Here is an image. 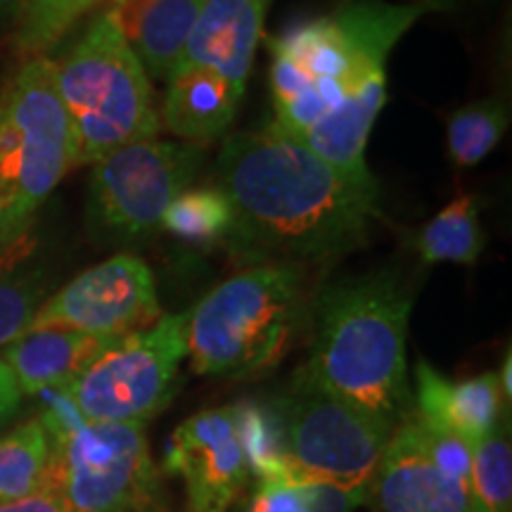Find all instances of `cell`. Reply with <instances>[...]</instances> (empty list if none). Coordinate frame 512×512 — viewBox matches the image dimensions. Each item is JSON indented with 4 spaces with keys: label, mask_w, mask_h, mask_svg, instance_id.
Segmentation results:
<instances>
[{
    "label": "cell",
    "mask_w": 512,
    "mask_h": 512,
    "mask_svg": "<svg viewBox=\"0 0 512 512\" xmlns=\"http://www.w3.org/2000/svg\"><path fill=\"white\" fill-rule=\"evenodd\" d=\"M46 491L64 512H174L145 425L86 420L50 444Z\"/></svg>",
    "instance_id": "obj_6"
},
{
    "label": "cell",
    "mask_w": 512,
    "mask_h": 512,
    "mask_svg": "<svg viewBox=\"0 0 512 512\" xmlns=\"http://www.w3.org/2000/svg\"><path fill=\"white\" fill-rule=\"evenodd\" d=\"M503 387L496 373L451 382L427 361L415 366L413 413L422 422L477 444L503 425Z\"/></svg>",
    "instance_id": "obj_14"
},
{
    "label": "cell",
    "mask_w": 512,
    "mask_h": 512,
    "mask_svg": "<svg viewBox=\"0 0 512 512\" xmlns=\"http://www.w3.org/2000/svg\"><path fill=\"white\" fill-rule=\"evenodd\" d=\"M465 3H472V0H425V3H422V8L425 10H456Z\"/></svg>",
    "instance_id": "obj_30"
},
{
    "label": "cell",
    "mask_w": 512,
    "mask_h": 512,
    "mask_svg": "<svg viewBox=\"0 0 512 512\" xmlns=\"http://www.w3.org/2000/svg\"><path fill=\"white\" fill-rule=\"evenodd\" d=\"M50 475V439L38 418L0 434V503L41 494Z\"/></svg>",
    "instance_id": "obj_19"
},
{
    "label": "cell",
    "mask_w": 512,
    "mask_h": 512,
    "mask_svg": "<svg viewBox=\"0 0 512 512\" xmlns=\"http://www.w3.org/2000/svg\"><path fill=\"white\" fill-rule=\"evenodd\" d=\"M273 0H204L178 67H204L247 88Z\"/></svg>",
    "instance_id": "obj_13"
},
{
    "label": "cell",
    "mask_w": 512,
    "mask_h": 512,
    "mask_svg": "<svg viewBox=\"0 0 512 512\" xmlns=\"http://www.w3.org/2000/svg\"><path fill=\"white\" fill-rule=\"evenodd\" d=\"M166 475L181 477L188 512H228L252 477L235 406L192 415L176 427L164 453Z\"/></svg>",
    "instance_id": "obj_11"
},
{
    "label": "cell",
    "mask_w": 512,
    "mask_h": 512,
    "mask_svg": "<svg viewBox=\"0 0 512 512\" xmlns=\"http://www.w3.org/2000/svg\"><path fill=\"white\" fill-rule=\"evenodd\" d=\"M238 432L249 472L259 479H294L273 408L254 401L235 403Z\"/></svg>",
    "instance_id": "obj_24"
},
{
    "label": "cell",
    "mask_w": 512,
    "mask_h": 512,
    "mask_svg": "<svg viewBox=\"0 0 512 512\" xmlns=\"http://www.w3.org/2000/svg\"><path fill=\"white\" fill-rule=\"evenodd\" d=\"M510 126V107L501 98H486L460 107L448 117V159L458 169H472L489 157Z\"/></svg>",
    "instance_id": "obj_20"
},
{
    "label": "cell",
    "mask_w": 512,
    "mask_h": 512,
    "mask_svg": "<svg viewBox=\"0 0 512 512\" xmlns=\"http://www.w3.org/2000/svg\"><path fill=\"white\" fill-rule=\"evenodd\" d=\"M31 0H0V29L19 27Z\"/></svg>",
    "instance_id": "obj_29"
},
{
    "label": "cell",
    "mask_w": 512,
    "mask_h": 512,
    "mask_svg": "<svg viewBox=\"0 0 512 512\" xmlns=\"http://www.w3.org/2000/svg\"><path fill=\"white\" fill-rule=\"evenodd\" d=\"M145 0H110L112 5V12H117V15H126V12L136 10L138 5H143Z\"/></svg>",
    "instance_id": "obj_31"
},
{
    "label": "cell",
    "mask_w": 512,
    "mask_h": 512,
    "mask_svg": "<svg viewBox=\"0 0 512 512\" xmlns=\"http://www.w3.org/2000/svg\"><path fill=\"white\" fill-rule=\"evenodd\" d=\"M306 266H247L185 311L192 373L254 377L278 366L306 311Z\"/></svg>",
    "instance_id": "obj_3"
},
{
    "label": "cell",
    "mask_w": 512,
    "mask_h": 512,
    "mask_svg": "<svg viewBox=\"0 0 512 512\" xmlns=\"http://www.w3.org/2000/svg\"><path fill=\"white\" fill-rule=\"evenodd\" d=\"M413 245L425 264H475L486 247L477 197L458 195L420 228Z\"/></svg>",
    "instance_id": "obj_18"
},
{
    "label": "cell",
    "mask_w": 512,
    "mask_h": 512,
    "mask_svg": "<svg viewBox=\"0 0 512 512\" xmlns=\"http://www.w3.org/2000/svg\"><path fill=\"white\" fill-rule=\"evenodd\" d=\"M294 479L366 496L392 427L316 387L302 373L273 408Z\"/></svg>",
    "instance_id": "obj_8"
},
{
    "label": "cell",
    "mask_w": 512,
    "mask_h": 512,
    "mask_svg": "<svg viewBox=\"0 0 512 512\" xmlns=\"http://www.w3.org/2000/svg\"><path fill=\"white\" fill-rule=\"evenodd\" d=\"M100 3L105 0H31L15 34L17 53L24 60L48 57L50 50Z\"/></svg>",
    "instance_id": "obj_25"
},
{
    "label": "cell",
    "mask_w": 512,
    "mask_h": 512,
    "mask_svg": "<svg viewBox=\"0 0 512 512\" xmlns=\"http://www.w3.org/2000/svg\"><path fill=\"white\" fill-rule=\"evenodd\" d=\"M204 0H145L119 17L147 76L169 81L181 64Z\"/></svg>",
    "instance_id": "obj_17"
},
{
    "label": "cell",
    "mask_w": 512,
    "mask_h": 512,
    "mask_svg": "<svg viewBox=\"0 0 512 512\" xmlns=\"http://www.w3.org/2000/svg\"><path fill=\"white\" fill-rule=\"evenodd\" d=\"M366 508L373 512H472L467 484L434 463L408 413L384 448Z\"/></svg>",
    "instance_id": "obj_12"
},
{
    "label": "cell",
    "mask_w": 512,
    "mask_h": 512,
    "mask_svg": "<svg viewBox=\"0 0 512 512\" xmlns=\"http://www.w3.org/2000/svg\"><path fill=\"white\" fill-rule=\"evenodd\" d=\"M162 318L155 275L143 259L114 254L50 294L31 330L64 328L98 337H124Z\"/></svg>",
    "instance_id": "obj_10"
},
{
    "label": "cell",
    "mask_w": 512,
    "mask_h": 512,
    "mask_svg": "<svg viewBox=\"0 0 512 512\" xmlns=\"http://www.w3.org/2000/svg\"><path fill=\"white\" fill-rule=\"evenodd\" d=\"M46 268L5 261L0 254V351L31 330L38 309L50 297Z\"/></svg>",
    "instance_id": "obj_21"
},
{
    "label": "cell",
    "mask_w": 512,
    "mask_h": 512,
    "mask_svg": "<svg viewBox=\"0 0 512 512\" xmlns=\"http://www.w3.org/2000/svg\"><path fill=\"white\" fill-rule=\"evenodd\" d=\"M53 72L79 164L157 136L150 76L112 10L91 19L67 55L53 62Z\"/></svg>",
    "instance_id": "obj_4"
},
{
    "label": "cell",
    "mask_w": 512,
    "mask_h": 512,
    "mask_svg": "<svg viewBox=\"0 0 512 512\" xmlns=\"http://www.w3.org/2000/svg\"><path fill=\"white\" fill-rule=\"evenodd\" d=\"M117 339L64 328L29 330L0 351V361L22 396H36L43 389L69 387Z\"/></svg>",
    "instance_id": "obj_15"
},
{
    "label": "cell",
    "mask_w": 512,
    "mask_h": 512,
    "mask_svg": "<svg viewBox=\"0 0 512 512\" xmlns=\"http://www.w3.org/2000/svg\"><path fill=\"white\" fill-rule=\"evenodd\" d=\"M411 311V290L389 271L328 285L313 306L311 354L299 373L394 430L413 411Z\"/></svg>",
    "instance_id": "obj_2"
},
{
    "label": "cell",
    "mask_w": 512,
    "mask_h": 512,
    "mask_svg": "<svg viewBox=\"0 0 512 512\" xmlns=\"http://www.w3.org/2000/svg\"><path fill=\"white\" fill-rule=\"evenodd\" d=\"M185 356V313H174L119 337L67 389L86 420L145 425L176 396Z\"/></svg>",
    "instance_id": "obj_9"
},
{
    "label": "cell",
    "mask_w": 512,
    "mask_h": 512,
    "mask_svg": "<svg viewBox=\"0 0 512 512\" xmlns=\"http://www.w3.org/2000/svg\"><path fill=\"white\" fill-rule=\"evenodd\" d=\"M19 406H22V392H19L10 368L0 361V434L15 420Z\"/></svg>",
    "instance_id": "obj_27"
},
{
    "label": "cell",
    "mask_w": 512,
    "mask_h": 512,
    "mask_svg": "<svg viewBox=\"0 0 512 512\" xmlns=\"http://www.w3.org/2000/svg\"><path fill=\"white\" fill-rule=\"evenodd\" d=\"M76 164L53 60H24L0 93V254L29 238L38 211Z\"/></svg>",
    "instance_id": "obj_5"
},
{
    "label": "cell",
    "mask_w": 512,
    "mask_h": 512,
    "mask_svg": "<svg viewBox=\"0 0 512 512\" xmlns=\"http://www.w3.org/2000/svg\"><path fill=\"white\" fill-rule=\"evenodd\" d=\"M164 124L185 143L204 145L226 133L240 110L245 86L204 67H176L166 81Z\"/></svg>",
    "instance_id": "obj_16"
},
{
    "label": "cell",
    "mask_w": 512,
    "mask_h": 512,
    "mask_svg": "<svg viewBox=\"0 0 512 512\" xmlns=\"http://www.w3.org/2000/svg\"><path fill=\"white\" fill-rule=\"evenodd\" d=\"M216 188L233 207L223 242L242 266L330 264L368 245L380 219L375 178L339 174L273 124L226 140Z\"/></svg>",
    "instance_id": "obj_1"
},
{
    "label": "cell",
    "mask_w": 512,
    "mask_h": 512,
    "mask_svg": "<svg viewBox=\"0 0 512 512\" xmlns=\"http://www.w3.org/2000/svg\"><path fill=\"white\" fill-rule=\"evenodd\" d=\"M247 512H318L311 479H261Z\"/></svg>",
    "instance_id": "obj_26"
},
{
    "label": "cell",
    "mask_w": 512,
    "mask_h": 512,
    "mask_svg": "<svg viewBox=\"0 0 512 512\" xmlns=\"http://www.w3.org/2000/svg\"><path fill=\"white\" fill-rule=\"evenodd\" d=\"M204 150L192 143L143 140L93 164L88 188V228L105 247L140 245L162 228L164 211L190 188Z\"/></svg>",
    "instance_id": "obj_7"
},
{
    "label": "cell",
    "mask_w": 512,
    "mask_h": 512,
    "mask_svg": "<svg viewBox=\"0 0 512 512\" xmlns=\"http://www.w3.org/2000/svg\"><path fill=\"white\" fill-rule=\"evenodd\" d=\"M472 512H512V448L508 425L496 427L472 451L470 484Z\"/></svg>",
    "instance_id": "obj_22"
},
{
    "label": "cell",
    "mask_w": 512,
    "mask_h": 512,
    "mask_svg": "<svg viewBox=\"0 0 512 512\" xmlns=\"http://www.w3.org/2000/svg\"><path fill=\"white\" fill-rule=\"evenodd\" d=\"M233 226V207L219 188L185 190L164 211L162 228L192 245L223 242Z\"/></svg>",
    "instance_id": "obj_23"
},
{
    "label": "cell",
    "mask_w": 512,
    "mask_h": 512,
    "mask_svg": "<svg viewBox=\"0 0 512 512\" xmlns=\"http://www.w3.org/2000/svg\"><path fill=\"white\" fill-rule=\"evenodd\" d=\"M0 512H64V510L55 494H50V491H41V494L22 498V501L0 503Z\"/></svg>",
    "instance_id": "obj_28"
}]
</instances>
